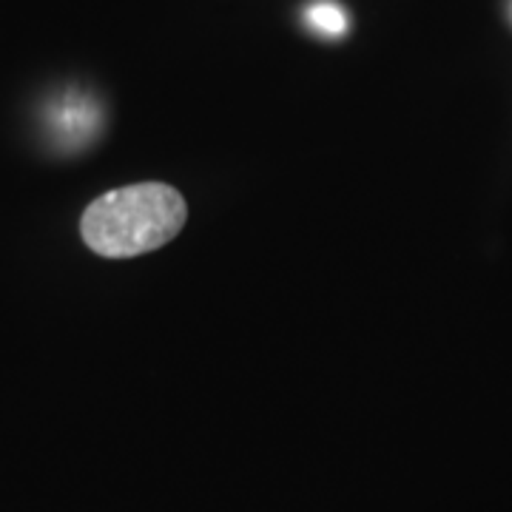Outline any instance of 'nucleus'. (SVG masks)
<instances>
[{"mask_svg":"<svg viewBox=\"0 0 512 512\" xmlns=\"http://www.w3.org/2000/svg\"><path fill=\"white\" fill-rule=\"evenodd\" d=\"M308 20L313 23V29H319L322 35L330 37L345 35V29H348L345 9H342L339 3H333V0H319V3H313L311 9H308Z\"/></svg>","mask_w":512,"mask_h":512,"instance_id":"2","label":"nucleus"},{"mask_svg":"<svg viewBox=\"0 0 512 512\" xmlns=\"http://www.w3.org/2000/svg\"><path fill=\"white\" fill-rule=\"evenodd\" d=\"M185 220L188 205L177 188L137 183L89 202L80 220V234L94 254L131 259L151 254L180 237Z\"/></svg>","mask_w":512,"mask_h":512,"instance_id":"1","label":"nucleus"}]
</instances>
